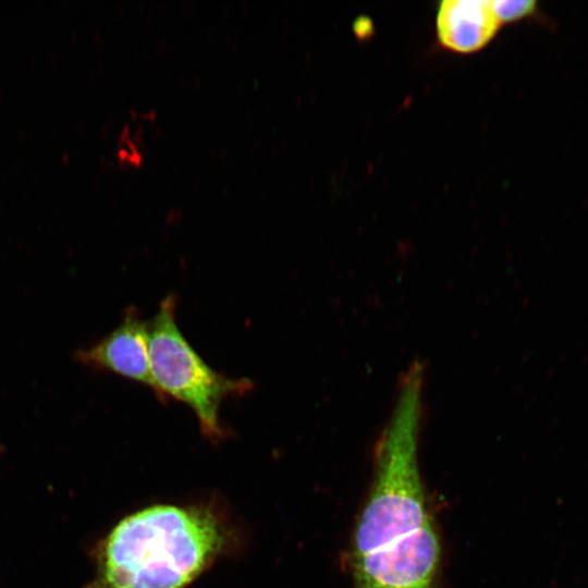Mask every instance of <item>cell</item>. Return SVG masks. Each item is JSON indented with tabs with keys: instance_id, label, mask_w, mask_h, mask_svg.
<instances>
[{
	"instance_id": "277c9868",
	"label": "cell",
	"mask_w": 588,
	"mask_h": 588,
	"mask_svg": "<svg viewBox=\"0 0 588 588\" xmlns=\"http://www.w3.org/2000/svg\"><path fill=\"white\" fill-rule=\"evenodd\" d=\"M87 366L103 369L149 387L155 383L149 363L148 321L130 307L121 323L95 345L77 354Z\"/></svg>"
},
{
	"instance_id": "7a4b0ae2",
	"label": "cell",
	"mask_w": 588,
	"mask_h": 588,
	"mask_svg": "<svg viewBox=\"0 0 588 588\" xmlns=\"http://www.w3.org/2000/svg\"><path fill=\"white\" fill-rule=\"evenodd\" d=\"M176 297L167 295L148 321L149 363L155 393L160 401L174 399L195 413L201 433L225 437L219 409L228 397L243 396L254 382L229 378L212 369L182 334L176 323Z\"/></svg>"
},
{
	"instance_id": "6da1fadb",
	"label": "cell",
	"mask_w": 588,
	"mask_h": 588,
	"mask_svg": "<svg viewBox=\"0 0 588 588\" xmlns=\"http://www.w3.org/2000/svg\"><path fill=\"white\" fill-rule=\"evenodd\" d=\"M234 535L209 505L144 507L99 543L96 575L86 588H186L233 549Z\"/></svg>"
},
{
	"instance_id": "5b68a950",
	"label": "cell",
	"mask_w": 588,
	"mask_h": 588,
	"mask_svg": "<svg viewBox=\"0 0 588 588\" xmlns=\"http://www.w3.org/2000/svg\"><path fill=\"white\" fill-rule=\"evenodd\" d=\"M436 24L441 45L460 53L481 49L501 25L486 0H444L438 8Z\"/></svg>"
},
{
	"instance_id": "8992f818",
	"label": "cell",
	"mask_w": 588,
	"mask_h": 588,
	"mask_svg": "<svg viewBox=\"0 0 588 588\" xmlns=\"http://www.w3.org/2000/svg\"><path fill=\"white\" fill-rule=\"evenodd\" d=\"M490 4L499 23L502 24L530 14L535 10L536 2L532 0H495L490 1Z\"/></svg>"
},
{
	"instance_id": "3957f363",
	"label": "cell",
	"mask_w": 588,
	"mask_h": 588,
	"mask_svg": "<svg viewBox=\"0 0 588 588\" xmlns=\"http://www.w3.org/2000/svg\"><path fill=\"white\" fill-rule=\"evenodd\" d=\"M418 465L385 460L375 478L353 534L350 559L409 550L434 530Z\"/></svg>"
}]
</instances>
